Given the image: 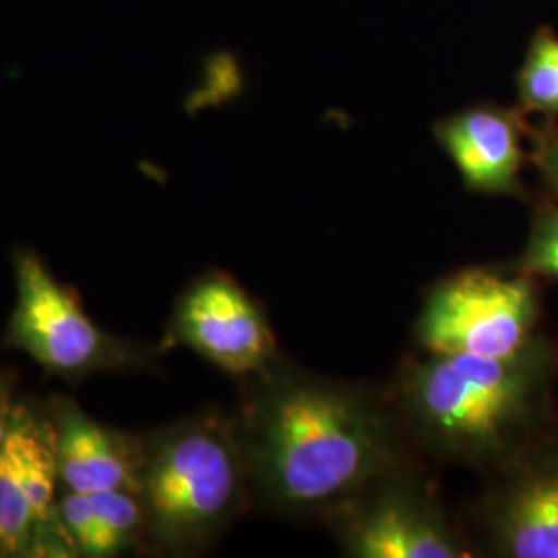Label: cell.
<instances>
[{
    "label": "cell",
    "mask_w": 558,
    "mask_h": 558,
    "mask_svg": "<svg viewBox=\"0 0 558 558\" xmlns=\"http://www.w3.org/2000/svg\"><path fill=\"white\" fill-rule=\"evenodd\" d=\"M140 497L156 548L205 550L248 505L232 418L201 414L143 437Z\"/></svg>",
    "instance_id": "cell-3"
},
{
    "label": "cell",
    "mask_w": 558,
    "mask_h": 558,
    "mask_svg": "<svg viewBox=\"0 0 558 558\" xmlns=\"http://www.w3.org/2000/svg\"><path fill=\"white\" fill-rule=\"evenodd\" d=\"M240 383L232 426L248 502L267 513L325 521L368 482L416 461L389 393L283 356Z\"/></svg>",
    "instance_id": "cell-1"
},
{
    "label": "cell",
    "mask_w": 558,
    "mask_h": 558,
    "mask_svg": "<svg viewBox=\"0 0 558 558\" xmlns=\"http://www.w3.org/2000/svg\"><path fill=\"white\" fill-rule=\"evenodd\" d=\"M518 96L527 112L558 117V36L539 29L518 73Z\"/></svg>",
    "instance_id": "cell-11"
},
{
    "label": "cell",
    "mask_w": 558,
    "mask_h": 558,
    "mask_svg": "<svg viewBox=\"0 0 558 558\" xmlns=\"http://www.w3.org/2000/svg\"><path fill=\"white\" fill-rule=\"evenodd\" d=\"M15 276L17 302L4 343L36 360L46 373L80 380L149 364L145 348L98 327L38 255L17 253Z\"/></svg>",
    "instance_id": "cell-5"
},
{
    "label": "cell",
    "mask_w": 558,
    "mask_h": 558,
    "mask_svg": "<svg viewBox=\"0 0 558 558\" xmlns=\"http://www.w3.org/2000/svg\"><path fill=\"white\" fill-rule=\"evenodd\" d=\"M48 416L62 488L85 495L101 490L140 495L143 439L96 422L73 399H52Z\"/></svg>",
    "instance_id": "cell-9"
},
{
    "label": "cell",
    "mask_w": 558,
    "mask_h": 558,
    "mask_svg": "<svg viewBox=\"0 0 558 558\" xmlns=\"http://www.w3.org/2000/svg\"><path fill=\"white\" fill-rule=\"evenodd\" d=\"M519 271L558 281V203L542 205L518 263Z\"/></svg>",
    "instance_id": "cell-13"
},
{
    "label": "cell",
    "mask_w": 558,
    "mask_h": 558,
    "mask_svg": "<svg viewBox=\"0 0 558 558\" xmlns=\"http://www.w3.org/2000/svg\"><path fill=\"white\" fill-rule=\"evenodd\" d=\"M538 315L534 276L474 267L428 292L414 338L430 354L509 356L534 339Z\"/></svg>",
    "instance_id": "cell-6"
},
{
    "label": "cell",
    "mask_w": 558,
    "mask_h": 558,
    "mask_svg": "<svg viewBox=\"0 0 558 558\" xmlns=\"http://www.w3.org/2000/svg\"><path fill=\"white\" fill-rule=\"evenodd\" d=\"M472 527L478 555L558 558V428L546 426L493 470Z\"/></svg>",
    "instance_id": "cell-7"
},
{
    "label": "cell",
    "mask_w": 558,
    "mask_h": 558,
    "mask_svg": "<svg viewBox=\"0 0 558 558\" xmlns=\"http://www.w3.org/2000/svg\"><path fill=\"white\" fill-rule=\"evenodd\" d=\"M532 158L542 170V174L558 191V133L555 129H546L534 135Z\"/></svg>",
    "instance_id": "cell-15"
},
{
    "label": "cell",
    "mask_w": 558,
    "mask_h": 558,
    "mask_svg": "<svg viewBox=\"0 0 558 558\" xmlns=\"http://www.w3.org/2000/svg\"><path fill=\"white\" fill-rule=\"evenodd\" d=\"M550 380L553 350L534 338L509 356L426 352L387 393L416 453L493 472L548 426Z\"/></svg>",
    "instance_id": "cell-2"
},
{
    "label": "cell",
    "mask_w": 558,
    "mask_h": 558,
    "mask_svg": "<svg viewBox=\"0 0 558 558\" xmlns=\"http://www.w3.org/2000/svg\"><path fill=\"white\" fill-rule=\"evenodd\" d=\"M437 140L468 189L519 195L525 147L515 112L497 106L468 108L437 124Z\"/></svg>",
    "instance_id": "cell-10"
},
{
    "label": "cell",
    "mask_w": 558,
    "mask_h": 558,
    "mask_svg": "<svg viewBox=\"0 0 558 558\" xmlns=\"http://www.w3.org/2000/svg\"><path fill=\"white\" fill-rule=\"evenodd\" d=\"M168 338L239 380L259 375L281 356L257 300L220 271L203 276L184 290Z\"/></svg>",
    "instance_id": "cell-8"
},
{
    "label": "cell",
    "mask_w": 558,
    "mask_h": 558,
    "mask_svg": "<svg viewBox=\"0 0 558 558\" xmlns=\"http://www.w3.org/2000/svg\"><path fill=\"white\" fill-rule=\"evenodd\" d=\"M100 521L106 558L131 550L147 538V518L140 495L129 490H101L89 495Z\"/></svg>",
    "instance_id": "cell-12"
},
{
    "label": "cell",
    "mask_w": 558,
    "mask_h": 558,
    "mask_svg": "<svg viewBox=\"0 0 558 558\" xmlns=\"http://www.w3.org/2000/svg\"><path fill=\"white\" fill-rule=\"evenodd\" d=\"M325 523L345 557H474L418 461L368 482Z\"/></svg>",
    "instance_id": "cell-4"
},
{
    "label": "cell",
    "mask_w": 558,
    "mask_h": 558,
    "mask_svg": "<svg viewBox=\"0 0 558 558\" xmlns=\"http://www.w3.org/2000/svg\"><path fill=\"white\" fill-rule=\"evenodd\" d=\"M15 405H13V380L7 373H0V451L9 437V428L13 422Z\"/></svg>",
    "instance_id": "cell-16"
},
{
    "label": "cell",
    "mask_w": 558,
    "mask_h": 558,
    "mask_svg": "<svg viewBox=\"0 0 558 558\" xmlns=\"http://www.w3.org/2000/svg\"><path fill=\"white\" fill-rule=\"evenodd\" d=\"M59 513L62 527L77 555L106 558L100 521L94 511L89 495L62 488L59 497Z\"/></svg>",
    "instance_id": "cell-14"
}]
</instances>
